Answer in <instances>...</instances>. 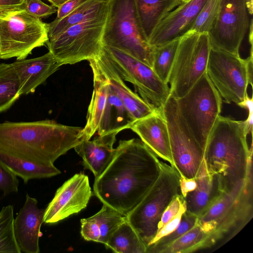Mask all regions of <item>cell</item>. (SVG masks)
<instances>
[{
  "instance_id": "obj_27",
  "label": "cell",
  "mask_w": 253,
  "mask_h": 253,
  "mask_svg": "<svg viewBox=\"0 0 253 253\" xmlns=\"http://www.w3.org/2000/svg\"><path fill=\"white\" fill-rule=\"evenodd\" d=\"M182 3L180 0H134L138 21L148 42L160 22Z\"/></svg>"
},
{
  "instance_id": "obj_45",
  "label": "cell",
  "mask_w": 253,
  "mask_h": 253,
  "mask_svg": "<svg viewBox=\"0 0 253 253\" xmlns=\"http://www.w3.org/2000/svg\"><path fill=\"white\" fill-rule=\"evenodd\" d=\"M181 0L182 2H185V1H187V0Z\"/></svg>"
},
{
  "instance_id": "obj_7",
  "label": "cell",
  "mask_w": 253,
  "mask_h": 253,
  "mask_svg": "<svg viewBox=\"0 0 253 253\" xmlns=\"http://www.w3.org/2000/svg\"><path fill=\"white\" fill-rule=\"evenodd\" d=\"M176 99L180 114L205 151L211 132L220 115L222 99L207 72Z\"/></svg>"
},
{
  "instance_id": "obj_46",
  "label": "cell",
  "mask_w": 253,
  "mask_h": 253,
  "mask_svg": "<svg viewBox=\"0 0 253 253\" xmlns=\"http://www.w3.org/2000/svg\"></svg>"
},
{
  "instance_id": "obj_18",
  "label": "cell",
  "mask_w": 253,
  "mask_h": 253,
  "mask_svg": "<svg viewBox=\"0 0 253 253\" xmlns=\"http://www.w3.org/2000/svg\"><path fill=\"white\" fill-rule=\"evenodd\" d=\"M162 108L134 121L129 129L136 133L158 157L172 165L168 127Z\"/></svg>"
},
{
  "instance_id": "obj_9",
  "label": "cell",
  "mask_w": 253,
  "mask_h": 253,
  "mask_svg": "<svg viewBox=\"0 0 253 253\" xmlns=\"http://www.w3.org/2000/svg\"><path fill=\"white\" fill-rule=\"evenodd\" d=\"M107 13L69 28L46 43L49 51L62 65L74 64L98 56Z\"/></svg>"
},
{
  "instance_id": "obj_11",
  "label": "cell",
  "mask_w": 253,
  "mask_h": 253,
  "mask_svg": "<svg viewBox=\"0 0 253 253\" xmlns=\"http://www.w3.org/2000/svg\"><path fill=\"white\" fill-rule=\"evenodd\" d=\"M162 109L168 127L171 166L181 177L195 178L204 161V150L180 114L176 98L169 95Z\"/></svg>"
},
{
  "instance_id": "obj_6",
  "label": "cell",
  "mask_w": 253,
  "mask_h": 253,
  "mask_svg": "<svg viewBox=\"0 0 253 253\" xmlns=\"http://www.w3.org/2000/svg\"><path fill=\"white\" fill-rule=\"evenodd\" d=\"M180 178L173 166L161 162L157 180L141 201L126 216L146 247L157 233L163 212L173 199L180 194Z\"/></svg>"
},
{
  "instance_id": "obj_19",
  "label": "cell",
  "mask_w": 253,
  "mask_h": 253,
  "mask_svg": "<svg viewBox=\"0 0 253 253\" xmlns=\"http://www.w3.org/2000/svg\"><path fill=\"white\" fill-rule=\"evenodd\" d=\"M11 64L20 82L21 95L34 92L62 66L49 51L38 57L16 60Z\"/></svg>"
},
{
  "instance_id": "obj_29",
  "label": "cell",
  "mask_w": 253,
  "mask_h": 253,
  "mask_svg": "<svg viewBox=\"0 0 253 253\" xmlns=\"http://www.w3.org/2000/svg\"><path fill=\"white\" fill-rule=\"evenodd\" d=\"M105 246L118 253H146L147 249L126 218L112 234Z\"/></svg>"
},
{
  "instance_id": "obj_13",
  "label": "cell",
  "mask_w": 253,
  "mask_h": 253,
  "mask_svg": "<svg viewBox=\"0 0 253 253\" xmlns=\"http://www.w3.org/2000/svg\"><path fill=\"white\" fill-rule=\"evenodd\" d=\"M248 59L211 47L207 73L224 101L236 104L248 94Z\"/></svg>"
},
{
  "instance_id": "obj_25",
  "label": "cell",
  "mask_w": 253,
  "mask_h": 253,
  "mask_svg": "<svg viewBox=\"0 0 253 253\" xmlns=\"http://www.w3.org/2000/svg\"><path fill=\"white\" fill-rule=\"evenodd\" d=\"M131 116L109 84L105 107L97 131L98 135L118 133L130 128Z\"/></svg>"
},
{
  "instance_id": "obj_12",
  "label": "cell",
  "mask_w": 253,
  "mask_h": 253,
  "mask_svg": "<svg viewBox=\"0 0 253 253\" xmlns=\"http://www.w3.org/2000/svg\"><path fill=\"white\" fill-rule=\"evenodd\" d=\"M101 53L124 81L133 84L145 101L156 109L163 107L170 95V88L151 67L120 50L103 44Z\"/></svg>"
},
{
  "instance_id": "obj_1",
  "label": "cell",
  "mask_w": 253,
  "mask_h": 253,
  "mask_svg": "<svg viewBox=\"0 0 253 253\" xmlns=\"http://www.w3.org/2000/svg\"><path fill=\"white\" fill-rule=\"evenodd\" d=\"M161 169V161L141 140H121L110 163L95 178L93 194L126 216L151 188Z\"/></svg>"
},
{
  "instance_id": "obj_40",
  "label": "cell",
  "mask_w": 253,
  "mask_h": 253,
  "mask_svg": "<svg viewBox=\"0 0 253 253\" xmlns=\"http://www.w3.org/2000/svg\"><path fill=\"white\" fill-rule=\"evenodd\" d=\"M240 107L245 108L248 111V116L247 119L244 121L247 133L248 134H253V97L250 98L247 94L244 99L240 102L237 104Z\"/></svg>"
},
{
  "instance_id": "obj_32",
  "label": "cell",
  "mask_w": 253,
  "mask_h": 253,
  "mask_svg": "<svg viewBox=\"0 0 253 253\" xmlns=\"http://www.w3.org/2000/svg\"><path fill=\"white\" fill-rule=\"evenodd\" d=\"M207 235L197 222L196 225L177 239L162 253H189L203 250Z\"/></svg>"
},
{
  "instance_id": "obj_34",
  "label": "cell",
  "mask_w": 253,
  "mask_h": 253,
  "mask_svg": "<svg viewBox=\"0 0 253 253\" xmlns=\"http://www.w3.org/2000/svg\"><path fill=\"white\" fill-rule=\"evenodd\" d=\"M197 222V217L185 211L177 227L170 233L148 246L146 253H162L173 242L193 227Z\"/></svg>"
},
{
  "instance_id": "obj_14",
  "label": "cell",
  "mask_w": 253,
  "mask_h": 253,
  "mask_svg": "<svg viewBox=\"0 0 253 253\" xmlns=\"http://www.w3.org/2000/svg\"><path fill=\"white\" fill-rule=\"evenodd\" d=\"M250 0H220L208 36L211 47L239 54L241 43L250 27Z\"/></svg>"
},
{
  "instance_id": "obj_36",
  "label": "cell",
  "mask_w": 253,
  "mask_h": 253,
  "mask_svg": "<svg viewBox=\"0 0 253 253\" xmlns=\"http://www.w3.org/2000/svg\"><path fill=\"white\" fill-rule=\"evenodd\" d=\"M184 209H186L184 199L180 194H178L173 199L163 212L158 224V231Z\"/></svg>"
},
{
  "instance_id": "obj_44",
  "label": "cell",
  "mask_w": 253,
  "mask_h": 253,
  "mask_svg": "<svg viewBox=\"0 0 253 253\" xmlns=\"http://www.w3.org/2000/svg\"><path fill=\"white\" fill-rule=\"evenodd\" d=\"M49 1L52 5L58 8L59 6L62 4L63 3L67 1L68 0H47Z\"/></svg>"
},
{
  "instance_id": "obj_28",
  "label": "cell",
  "mask_w": 253,
  "mask_h": 253,
  "mask_svg": "<svg viewBox=\"0 0 253 253\" xmlns=\"http://www.w3.org/2000/svg\"><path fill=\"white\" fill-rule=\"evenodd\" d=\"M0 163L25 183L34 179L48 178L58 175L61 171L54 165L45 166L32 163L0 151Z\"/></svg>"
},
{
  "instance_id": "obj_20",
  "label": "cell",
  "mask_w": 253,
  "mask_h": 253,
  "mask_svg": "<svg viewBox=\"0 0 253 253\" xmlns=\"http://www.w3.org/2000/svg\"><path fill=\"white\" fill-rule=\"evenodd\" d=\"M117 133L98 135L93 140H85L74 147L82 158L85 169L90 170L95 178L106 169L113 159L116 148H113Z\"/></svg>"
},
{
  "instance_id": "obj_2",
  "label": "cell",
  "mask_w": 253,
  "mask_h": 253,
  "mask_svg": "<svg viewBox=\"0 0 253 253\" xmlns=\"http://www.w3.org/2000/svg\"><path fill=\"white\" fill-rule=\"evenodd\" d=\"M83 127L53 120L0 123V151L32 163L54 165L61 155L84 140Z\"/></svg>"
},
{
  "instance_id": "obj_21",
  "label": "cell",
  "mask_w": 253,
  "mask_h": 253,
  "mask_svg": "<svg viewBox=\"0 0 253 253\" xmlns=\"http://www.w3.org/2000/svg\"><path fill=\"white\" fill-rule=\"evenodd\" d=\"M95 59L133 122L148 116L157 110L128 88L101 52Z\"/></svg>"
},
{
  "instance_id": "obj_26",
  "label": "cell",
  "mask_w": 253,
  "mask_h": 253,
  "mask_svg": "<svg viewBox=\"0 0 253 253\" xmlns=\"http://www.w3.org/2000/svg\"><path fill=\"white\" fill-rule=\"evenodd\" d=\"M106 0H83L69 15L55 19L47 24L49 41L53 40L71 27L86 20L96 18L107 9Z\"/></svg>"
},
{
  "instance_id": "obj_24",
  "label": "cell",
  "mask_w": 253,
  "mask_h": 253,
  "mask_svg": "<svg viewBox=\"0 0 253 253\" xmlns=\"http://www.w3.org/2000/svg\"><path fill=\"white\" fill-rule=\"evenodd\" d=\"M126 218L117 211L103 204L101 210L94 215L81 219V235L86 241L105 245Z\"/></svg>"
},
{
  "instance_id": "obj_33",
  "label": "cell",
  "mask_w": 253,
  "mask_h": 253,
  "mask_svg": "<svg viewBox=\"0 0 253 253\" xmlns=\"http://www.w3.org/2000/svg\"><path fill=\"white\" fill-rule=\"evenodd\" d=\"M14 209L10 205L0 211V253H21L14 229Z\"/></svg>"
},
{
  "instance_id": "obj_22",
  "label": "cell",
  "mask_w": 253,
  "mask_h": 253,
  "mask_svg": "<svg viewBox=\"0 0 253 253\" xmlns=\"http://www.w3.org/2000/svg\"><path fill=\"white\" fill-rule=\"evenodd\" d=\"M195 179L196 188L184 199L186 211L198 217L223 192L217 177L209 171L205 160Z\"/></svg>"
},
{
  "instance_id": "obj_17",
  "label": "cell",
  "mask_w": 253,
  "mask_h": 253,
  "mask_svg": "<svg viewBox=\"0 0 253 253\" xmlns=\"http://www.w3.org/2000/svg\"><path fill=\"white\" fill-rule=\"evenodd\" d=\"M37 204V200L27 194L24 205L14 220L15 238L21 253L40 252L39 239L42 236L41 227L45 209H40Z\"/></svg>"
},
{
  "instance_id": "obj_10",
  "label": "cell",
  "mask_w": 253,
  "mask_h": 253,
  "mask_svg": "<svg viewBox=\"0 0 253 253\" xmlns=\"http://www.w3.org/2000/svg\"><path fill=\"white\" fill-rule=\"evenodd\" d=\"M49 41L47 24L25 9L0 20V58L25 59Z\"/></svg>"
},
{
  "instance_id": "obj_31",
  "label": "cell",
  "mask_w": 253,
  "mask_h": 253,
  "mask_svg": "<svg viewBox=\"0 0 253 253\" xmlns=\"http://www.w3.org/2000/svg\"><path fill=\"white\" fill-rule=\"evenodd\" d=\"M179 40L176 39L162 45L154 46L152 68L158 77L168 84Z\"/></svg>"
},
{
  "instance_id": "obj_4",
  "label": "cell",
  "mask_w": 253,
  "mask_h": 253,
  "mask_svg": "<svg viewBox=\"0 0 253 253\" xmlns=\"http://www.w3.org/2000/svg\"><path fill=\"white\" fill-rule=\"evenodd\" d=\"M253 216V170L197 217L207 235L204 249L223 245L236 235Z\"/></svg>"
},
{
  "instance_id": "obj_39",
  "label": "cell",
  "mask_w": 253,
  "mask_h": 253,
  "mask_svg": "<svg viewBox=\"0 0 253 253\" xmlns=\"http://www.w3.org/2000/svg\"><path fill=\"white\" fill-rule=\"evenodd\" d=\"M26 0H0V19L25 9Z\"/></svg>"
},
{
  "instance_id": "obj_38",
  "label": "cell",
  "mask_w": 253,
  "mask_h": 253,
  "mask_svg": "<svg viewBox=\"0 0 253 253\" xmlns=\"http://www.w3.org/2000/svg\"><path fill=\"white\" fill-rule=\"evenodd\" d=\"M25 9L30 14L40 19L47 17L57 10L56 7L47 5L41 0H26Z\"/></svg>"
},
{
  "instance_id": "obj_35",
  "label": "cell",
  "mask_w": 253,
  "mask_h": 253,
  "mask_svg": "<svg viewBox=\"0 0 253 253\" xmlns=\"http://www.w3.org/2000/svg\"><path fill=\"white\" fill-rule=\"evenodd\" d=\"M220 0H207L198 13L190 31L208 33L217 14Z\"/></svg>"
},
{
  "instance_id": "obj_37",
  "label": "cell",
  "mask_w": 253,
  "mask_h": 253,
  "mask_svg": "<svg viewBox=\"0 0 253 253\" xmlns=\"http://www.w3.org/2000/svg\"><path fill=\"white\" fill-rule=\"evenodd\" d=\"M19 180L17 176L0 163V190L6 196L18 191Z\"/></svg>"
},
{
  "instance_id": "obj_16",
  "label": "cell",
  "mask_w": 253,
  "mask_h": 253,
  "mask_svg": "<svg viewBox=\"0 0 253 253\" xmlns=\"http://www.w3.org/2000/svg\"><path fill=\"white\" fill-rule=\"evenodd\" d=\"M207 0L182 2L160 22L148 39L152 46H158L180 39L190 29Z\"/></svg>"
},
{
  "instance_id": "obj_5",
  "label": "cell",
  "mask_w": 253,
  "mask_h": 253,
  "mask_svg": "<svg viewBox=\"0 0 253 253\" xmlns=\"http://www.w3.org/2000/svg\"><path fill=\"white\" fill-rule=\"evenodd\" d=\"M107 13L102 42L152 68L154 46L145 37L137 17L134 0H106Z\"/></svg>"
},
{
  "instance_id": "obj_42",
  "label": "cell",
  "mask_w": 253,
  "mask_h": 253,
  "mask_svg": "<svg viewBox=\"0 0 253 253\" xmlns=\"http://www.w3.org/2000/svg\"><path fill=\"white\" fill-rule=\"evenodd\" d=\"M83 0H68L57 8V17L55 19H60L66 17L75 9Z\"/></svg>"
},
{
  "instance_id": "obj_23",
  "label": "cell",
  "mask_w": 253,
  "mask_h": 253,
  "mask_svg": "<svg viewBox=\"0 0 253 253\" xmlns=\"http://www.w3.org/2000/svg\"><path fill=\"white\" fill-rule=\"evenodd\" d=\"M93 75V90L89 104L86 123L81 133L84 140H89L97 132L105 107L109 82L95 58L88 60Z\"/></svg>"
},
{
  "instance_id": "obj_15",
  "label": "cell",
  "mask_w": 253,
  "mask_h": 253,
  "mask_svg": "<svg viewBox=\"0 0 253 253\" xmlns=\"http://www.w3.org/2000/svg\"><path fill=\"white\" fill-rule=\"evenodd\" d=\"M92 195L88 176L76 173L56 191L45 209L43 222L57 223L85 209Z\"/></svg>"
},
{
  "instance_id": "obj_8",
  "label": "cell",
  "mask_w": 253,
  "mask_h": 253,
  "mask_svg": "<svg viewBox=\"0 0 253 253\" xmlns=\"http://www.w3.org/2000/svg\"><path fill=\"white\" fill-rule=\"evenodd\" d=\"M211 45L207 33L190 31L180 38L169 75L170 95H185L207 72Z\"/></svg>"
},
{
  "instance_id": "obj_3",
  "label": "cell",
  "mask_w": 253,
  "mask_h": 253,
  "mask_svg": "<svg viewBox=\"0 0 253 253\" xmlns=\"http://www.w3.org/2000/svg\"><path fill=\"white\" fill-rule=\"evenodd\" d=\"M244 121L219 115L209 135L204 160L223 192L232 189L253 170V143L249 147Z\"/></svg>"
},
{
  "instance_id": "obj_43",
  "label": "cell",
  "mask_w": 253,
  "mask_h": 253,
  "mask_svg": "<svg viewBox=\"0 0 253 253\" xmlns=\"http://www.w3.org/2000/svg\"><path fill=\"white\" fill-rule=\"evenodd\" d=\"M197 186L195 178H185L180 176L179 180V187L180 195L185 198L186 195L193 191Z\"/></svg>"
},
{
  "instance_id": "obj_41",
  "label": "cell",
  "mask_w": 253,
  "mask_h": 253,
  "mask_svg": "<svg viewBox=\"0 0 253 253\" xmlns=\"http://www.w3.org/2000/svg\"><path fill=\"white\" fill-rule=\"evenodd\" d=\"M185 211L186 209L182 210L174 219L161 228L158 231L155 238L150 245L172 232L178 226L182 215Z\"/></svg>"
},
{
  "instance_id": "obj_30",
  "label": "cell",
  "mask_w": 253,
  "mask_h": 253,
  "mask_svg": "<svg viewBox=\"0 0 253 253\" xmlns=\"http://www.w3.org/2000/svg\"><path fill=\"white\" fill-rule=\"evenodd\" d=\"M20 84L12 64H0V113L9 109L21 96Z\"/></svg>"
}]
</instances>
